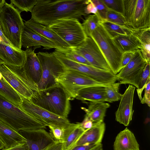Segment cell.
Masks as SVG:
<instances>
[{"mask_svg":"<svg viewBox=\"0 0 150 150\" xmlns=\"http://www.w3.org/2000/svg\"><path fill=\"white\" fill-rule=\"evenodd\" d=\"M89 0H38L31 12V19L48 26L59 19H81L87 16L84 10Z\"/></svg>","mask_w":150,"mask_h":150,"instance_id":"1","label":"cell"},{"mask_svg":"<svg viewBox=\"0 0 150 150\" xmlns=\"http://www.w3.org/2000/svg\"><path fill=\"white\" fill-rule=\"evenodd\" d=\"M71 98L59 83L33 92L30 101L48 111L67 118L71 110Z\"/></svg>","mask_w":150,"mask_h":150,"instance_id":"2","label":"cell"},{"mask_svg":"<svg viewBox=\"0 0 150 150\" xmlns=\"http://www.w3.org/2000/svg\"><path fill=\"white\" fill-rule=\"evenodd\" d=\"M0 120L18 132L45 129L47 127L0 94Z\"/></svg>","mask_w":150,"mask_h":150,"instance_id":"3","label":"cell"},{"mask_svg":"<svg viewBox=\"0 0 150 150\" xmlns=\"http://www.w3.org/2000/svg\"><path fill=\"white\" fill-rule=\"evenodd\" d=\"M0 26L4 36L15 47H22L21 37L25 27L21 12L11 3L0 9Z\"/></svg>","mask_w":150,"mask_h":150,"instance_id":"4","label":"cell"},{"mask_svg":"<svg viewBox=\"0 0 150 150\" xmlns=\"http://www.w3.org/2000/svg\"><path fill=\"white\" fill-rule=\"evenodd\" d=\"M89 37L96 43L112 71L116 75L121 70L123 53L113 39L100 23Z\"/></svg>","mask_w":150,"mask_h":150,"instance_id":"5","label":"cell"},{"mask_svg":"<svg viewBox=\"0 0 150 150\" xmlns=\"http://www.w3.org/2000/svg\"><path fill=\"white\" fill-rule=\"evenodd\" d=\"M123 15L132 29L150 28V0H123Z\"/></svg>","mask_w":150,"mask_h":150,"instance_id":"6","label":"cell"},{"mask_svg":"<svg viewBox=\"0 0 150 150\" xmlns=\"http://www.w3.org/2000/svg\"><path fill=\"white\" fill-rule=\"evenodd\" d=\"M48 26L67 43L71 48L81 45L87 37L81 23L76 18L58 20Z\"/></svg>","mask_w":150,"mask_h":150,"instance_id":"7","label":"cell"},{"mask_svg":"<svg viewBox=\"0 0 150 150\" xmlns=\"http://www.w3.org/2000/svg\"><path fill=\"white\" fill-rule=\"evenodd\" d=\"M35 50L31 47L26 49L25 61L21 67L8 66L34 92L38 90L37 84L42 74L41 66Z\"/></svg>","mask_w":150,"mask_h":150,"instance_id":"8","label":"cell"},{"mask_svg":"<svg viewBox=\"0 0 150 150\" xmlns=\"http://www.w3.org/2000/svg\"><path fill=\"white\" fill-rule=\"evenodd\" d=\"M37 55L42 70L37 87L38 90L45 89L56 84V79L66 69L52 53L39 52Z\"/></svg>","mask_w":150,"mask_h":150,"instance_id":"9","label":"cell"},{"mask_svg":"<svg viewBox=\"0 0 150 150\" xmlns=\"http://www.w3.org/2000/svg\"><path fill=\"white\" fill-rule=\"evenodd\" d=\"M52 53L66 69L79 71L98 82L104 84H111L117 80L116 75L112 71L72 61L66 58L63 53L56 50Z\"/></svg>","mask_w":150,"mask_h":150,"instance_id":"10","label":"cell"},{"mask_svg":"<svg viewBox=\"0 0 150 150\" xmlns=\"http://www.w3.org/2000/svg\"><path fill=\"white\" fill-rule=\"evenodd\" d=\"M65 90L71 99L75 98L80 89L91 86H106L110 84L98 82L79 71L66 69L56 79Z\"/></svg>","mask_w":150,"mask_h":150,"instance_id":"11","label":"cell"},{"mask_svg":"<svg viewBox=\"0 0 150 150\" xmlns=\"http://www.w3.org/2000/svg\"><path fill=\"white\" fill-rule=\"evenodd\" d=\"M22 102L19 107L45 124L66 128L71 124L67 118L61 117L40 107L21 96Z\"/></svg>","mask_w":150,"mask_h":150,"instance_id":"12","label":"cell"},{"mask_svg":"<svg viewBox=\"0 0 150 150\" xmlns=\"http://www.w3.org/2000/svg\"><path fill=\"white\" fill-rule=\"evenodd\" d=\"M147 63L140 50H137L129 63L116 74L117 80L120 84H130L137 88Z\"/></svg>","mask_w":150,"mask_h":150,"instance_id":"13","label":"cell"},{"mask_svg":"<svg viewBox=\"0 0 150 150\" xmlns=\"http://www.w3.org/2000/svg\"><path fill=\"white\" fill-rule=\"evenodd\" d=\"M71 50L83 56L91 66L112 71L97 44L90 37H87L81 45Z\"/></svg>","mask_w":150,"mask_h":150,"instance_id":"14","label":"cell"},{"mask_svg":"<svg viewBox=\"0 0 150 150\" xmlns=\"http://www.w3.org/2000/svg\"><path fill=\"white\" fill-rule=\"evenodd\" d=\"M135 87L129 85L120 99L118 108L115 112L116 120L125 126L132 120L134 112L132 105Z\"/></svg>","mask_w":150,"mask_h":150,"instance_id":"15","label":"cell"},{"mask_svg":"<svg viewBox=\"0 0 150 150\" xmlns=\"http://www.w3.org/2000/svg\"><path fill=\"white\" fill-rule=\"evenodd\" d=\"M0 72L5 80L20 95L30 100L34 91L27 86L8 66L0 65Z\"/></svg>","mask_w":150,"mask_h":150,"instance_id":"16","label":"cell"},{"mask_svg":"<svg viewBox=\"0 0 150 150\" xmlns=\"http://www.w3.org/2000/svg\"><path fill=\"white\" fill-rule=\"evenodd\" d=\"M24 24L25 26L53 43L57 47L55 50L62 51L70 49V46L50 29L48 26L38 23L31 19L25 21Z\"/></svg>","mask_w":150,"mask_h":150,"instance_id":"17","label":"cell"},{"mask_svg":"<svg viewBox=\"0 0 150 150\" xmlns=\"http://www.w3.org/2000/svg\"><path fill=\"white\" fill-rule=\"evenodd\" d=\"M19 133L27 140L30 150H42L54 142L44 129L30 131H21Z\"/></svg>","mask_w":150,"mask_h":150,"instance_id":"18","label":"cell"},{"mask_svg":"<svg viewBox=\"0 0 150 150\" xmlns=\"http://www.w3.org/2000/svg\"><path fill=\"white\" fill-rule=\"evenodd\" d=\"M0 58L9 66L21 67L26 58L25 51L0 42Z\"/></svg>","mask_w":150,"mask_h":150,"instance_id":"19","label":"cell"},{"mask_svg":"<svg viewBox=\"0 0 150 150\" xmlns=\"http://www.w3.org/2000/svg\"><path fill=\"white\" fill-rule=\"evenodd\" d=\"M22 46L28 48L33 46L43 47L44 49H57L55 44L46 38L25 26L21 37Z\"/></svg>","mask_w":150,"mask_h":150,"instance_id":"20","label":"cell"},{"mask_svg":"<svg viewBox=\"0 0 150 150\" xmlns=\"http://www.w3.org/2000/svg\"><path fill=\"white\" fill-rule=\"evenodd\" d=\"M0 140L7 148L27 142L26 139L9 126L0 120Z\"/></svg>","mask_w":150,"mask_h":150,"instance_id":"21","label":"cell"},{"mask_svg":"<svg viewBox=\"0 0 150 150\" xmlns=\"http://www.w3.org/2000/svg\"><path fill=\"white\" fill-rule=\"evenodd\" d=\"M105 129V125L103 122L93 125L91 128L85 131L74 147L86 144L101 143Z\"/></svg>","mask_w":150,"mask_h":150,"instance_id":"22","label":"cell"},{"mask_svg":"<svg viewBox=\"0 0 150 150\" xmlns=\"http://www.w3.org/2000/svg\"><path fill=\"white\" fill-rule=\"evenodd\" d=\"M113 147L114 150H139L134 134L127 127L117 135Z\"/></svg>","mask_w":150,"mask_h":150,"instance_id":"23","label":"cell"},{"mask_svg":"<svg viewBox=\"0 0 150 150\" xmlns=\"http://www.w3.org/2000/svg\"><path fill=\"white\" fill-rule=\"evenodd\" d=\"M105 87L91 86L83 88L79 91L76 98L86 103L104 102L106 101Z\"/></svg>","mask_w":150,"mask_h":150,"instance_id":"24","label":"cell"},{"mask_svg":"<svg viewBox=\"0 0 150 150\" xmlns=\"http://www.w3.org/2000/svg\"><path fill=\"white\" fill-rule=\"evenodd\" d=\"M110 106L108 103L91 102L88 108L82 109L86 112L85 117L91 120L94 125L103 122L106 110Z\"/></svg>","mask_w":150,"mask_h":150,"instance_id":"25","label":"cell"},{"mask_svg":"<svg viewBox=\"0 0 150 150\" xmlns=\"http://www.w3.org/2000/svg\"><path fill=\"white\" fill-rule=\"evenodd\" d=\"M86 131L81 126L80 123H71L64 129L62 150H70L73 148Z\"/></svg>","mask_w":150,"mask_h":150,"instance_id":"26","label":"cell"},{"mask_svg":"<svg viewBox=\"0 0 150 150\" xmlns=\"http://www.w3.org/2000/svg\"><path fill=\"white\" fill-rule=\"evenodd\" d=\"M139 44V50L147 63H150V28L142 30L131 29Z\"/></svg>","mask_w":150,"mask_h":150,"instance_id":"27","label":"cell"},{"mask_svg":"<svg viewBox=\"0 0 150 150\" xmlns=\"http://www.w3.org/2000/svg\"><path fill=\"white\" fill-rule=\"evenodd\" d=\"M112 39L123 53L139 49L138 41L131 32L129 35L118 36Z\"/></svg>","mask_w":150,"mask_h":150,"instance_id":"28","label":"cell"},{"mask_svg":"<svg viewBox=\"0 0 150 150\" xmlns=\"http://www.w3.org/2000/svg\"><path fill=\"white\" fill-rule=\"evenodd\" d=\"M0 94L18 106L22 103L21 96L3 77L0 80Z\"/></svg>","mask_w":150,"mask_h":150,"instance_id":"29","label":"cell"},{"mask_svg":"<svg viewBox=\"0 0 150 150\" xmlns=\"http://www.w3.org/2000/svg\"><path fill=\"white\" fill-rule=\"evenodd\" d=\"M100 23L112 38L118 36L127 35L131 33V29H127L106 20H102Z\"/></svg>","mask_w":150,"mask_h":150,"instance_id":"30","label":"cell"},{"mask_svg":"<svg viewBox=\"0 0 150 150\" xmlns=\"http://www.w3.org/2000/svg\"><path fill=\"white\" fill-rule=\"evenodd\" d=\"M101 21V18L96 14H89L87 16L81 24L87 37L90 36Z\"/></svg>","mask_w":150,"mask_h":150,"instance_id":"31","label":"cell"},{"mask_svg":"<svg viewBox=\"0 0 150 150\" xmlns=\"http://www.w3.org/2000/svg\"><path fill=\"white\" fill-rule=\"evenodd\" d=\"M120 85L119 82L114 83L104 87L105 102L112 103L120 100L122 94L119 92Z\"/></svg>","mask_w":150,"mask_h":150,"instance_id":"32","label":"cell"},{"mask_svg":"<svg viewBox=\"0 0 150 150\" xmlns=\"http://www.w3.org/2000/svg\"><path fill=\"white\" fill-rule=\"evenodd\" d=\"M106 20L127 29H131L127 25L123 15L112 10H108L106 15Z\"/></svg>","mask_w":150,"mask_h":150,"instance_id":"33","label":"cell"},{"mask_svg":"<svg viewBox=\"0 0 150 150\" xmlns=\"http://www.w3.org/2000/svg\"><path fill=\"white\" fill-rule=\"evenodd\" d=\"M10 1L21 13L23 11L31 12L38 0H11Z\"/></svg>","mask_w":150,"mask_h":150,"instance_id":"34","label":"cell"},{"mask_svg":"<svg viewBox=\"0 0 150 150\" xmlns=\"http://www.w3.org/2000/svg\"><path fill=\"white\" fill-rule=\"evenodd\" d=\"M150 63H147L142 74L137 89L139 98L140 100L142 99V93L150 76Z\"/></svg>","mask_w":150,"mask_h":150,"instance_id":"35","label":"cell"},{"mask_svg":"<svg viewBox=\"0 0 150 150\" xmlns=\"http://www.w3.org/2000/svg\"><path fill=\"white\" fill-rule=\"evenodd\" d=\"M55 50L63 53L66 58L76 62L91 66L84 57L72 51L71 49L69 50L62 51Z\"/></svg>","mask_w":150,"mask_h":150,"instance_id":"36","label":"cell"},{"mask_svg":"<svg viewBox=\"0 0 150 150\" xmlns=\"http://www.w3.org/2000/svg\"><path fill=\"white\" fill-rule=\"evenodd\" d=\"M108 9L112 10L123 15L124 6L123 0H101Z\"/></svg>","mask_w":150,"mask_h":150,"instance_id":"37","label":"cell"},{"mask_svg":"<svg viewBox=\"0 0 150 150\" xmlns=\"http://www.w3.org/2000/svg\"><path fill=\"white\" fill-rule=\"evenodd\" d=\"M48 127L50 129V134L54 141L62 143L65 128L52 125Z\"/></svg>","mask_w":150,"mask_h":150,"instance_id":"38","label":"cell"},{"mask_svg":"<svg viewBox=\"0 0 150 150\" xmlns=\"http://www.w3.org/2000/svg\"><path fill=\"white\" fill-rule=\"evenodd\" d=\"M95 6L98 15L102 21L106 20V15L108 9L101 0H91Z\"/></svg>","mask_w":150,"mask_h":150,"instance_id":"39","label":"cell"},{"mask_svg":"<svg viewBox=\"0 0 150 150\" xmlns=\"http://www.w3.org/2000/svg\"><path fill=\"white\" fill-rule=\"evenodd\" d=\"M144 94L141 103L142 104H146L150 106V78H149L144 88Z\"/></svg>","mask_w":150,"mask_h":150,"instance_id":"40","label":"cell"},{"mask_svg":"<svg viewBox=\"0 0 150 150\" xmlns=\"http://www.w3.org/2000/svg\"><path fill=\"white\" fill-rule=\"evenodd\" d=\"M136 51L127 52L123 53L121 69L125 67L130 62Z\"/></svg>","mask_w":150,"mask_h":150,"instance_id":"41","label":"cell"},{"mask_svg":"<svg viewBox=\"0 0 150 150\" xmlns=\"http://www.w3.org/2000/svg\"><path fill=\"white\" fill-rule=\"evenodd\" d=\"M84 12L87 16L91 13L98 15L97 8L91 0H89L88 3L85 8Z\"/></svg>","mask_w":150,"mask_h":150,"instance_id":"42","label":"cell"},{"mask_svg":"<svg viewBox=\"0 0 150 150\" xmlns=\"http://www.w3.org/2000/svg\"><path fill=\"white\" fill-rule=\"evenodd\" d=\"M62 143L54 141L42 150H62Z\"/></svg>","mask_w":150,"mask_h":150,"instance_id":"43","label":"cell"},{"mask_svg":"<svg viewBox=\"0 0 150 150\" xmlns=\"http://www.w3.org/2000/svg\"><path fill=\"white\" fill-rule=\"evenodd\" d=\"M2 150H30L27 142L10 148H4Z\"/></svg>","mask_w":150,"mask_h":150,"instance_id":"44","label":"cell"},{"mask_svg":"<svg viewBox=\"0 0 150 150\" xmlns=\"http://www.w3.org/2000/svg\"><path fill=\"white\" fill-rule=\"evenodd\" d=\"M81 126L85 130L91 128L93 125L92 122L87 118L84 117L83 121L80 123Z\"/></svg>","mask_w":150,"mask_h":150,"instance_id":"45","label":"cell"},{"mask_svg":"<svg viewBox=\"0 0 150 150\" xmlns=\"http://www.w3.org/2000/svg\"><path fill=\"white\" fill-rule=\"evenodd\" d=\"M0 42L12 46L14 47L6 38L0 26Z\"/></svg>","mask_w":150,"mask_h":150,"instance_id":"46","label":"cell"},{"mask_svg":"<svg viewBox=\"0 0 150 150\" xmlns=\"http://www.w3.org/2000/svg\"><path fill=\"white\" fill-rule=\"evenodd\" d=\"M89 150H103L102 145L100 143Z\"/></svg>","mask_w":150,"mask_h":150,"instance_id":"47","label":"cell"},{"mask_svg":"<svg viewBox=\"0 0 150 150\" xmlns=\"http://www.w3.org/2000/svg\"><path fill=\"white\" fill-rule=\"evenodd\" d=\"M6 3L5 0H0V9H1L4 5Z\"/></svg>","mask_w":150,"mask_h":150,"instance_id":"48","label":"cell"},{"mask_svg":"<svg viewBox=\"0 0 150 150\" xmlns=\"http://www.w3.org/2000/svg\"><path fill=\"white\" fill-rule=\"evenodd\" d=\"M4 148V146L3 144L0 140V149H1Z\"/></svg>","mask_w":150,"mask_h":150,"instance_id":"49","label":"cell"},{"mask_svg":"<svg viewBox=\"0 0 150 150\" xmlns=\"http://www.w3.org/2000/svg\"><path fill=\"white\" fill-rule=\"evenodd\" d=\"M3 64H5V63L0 58V65Z\"/></svg>","mask_w":150,"mask_h":150,"instance_id":"50","label":"cell"},{"mask_svg":"<svg viewBox=\"0 0 150 150\" xmlns=\"http://www.w3.org/2000/svg\"><path fill=\"white\" fill-rule=\"evenodd\" d=\"M3 78L2 75L1 73L0 72V80L1 79Z\"/></svg>","mask_w":150,"mask_h":150,"instance_id":"51","label":"cell"}]
</instances>
